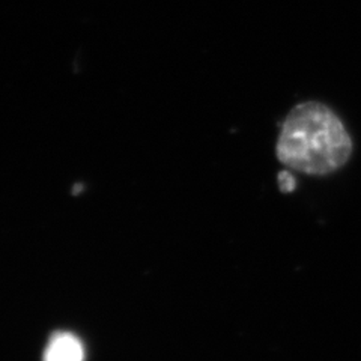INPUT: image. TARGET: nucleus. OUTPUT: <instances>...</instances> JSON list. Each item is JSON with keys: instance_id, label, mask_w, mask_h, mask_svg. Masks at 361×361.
<instances>
[{"instance_id": "1", "label": "nucleus", "mask_w": 361, "mask_h": 361, "mask_svg": "<svg viewBox=\"0 0 361 361\" xmlns=\"http://www.w3.org/2000/svg\"><path fill=\"white\" fill-rule=\"evenodd\" d=\"M353 140L343 122L325 104L307 101L286 116L276 146L279 161L306 175H329L346 164Z\"/></svg>"}, {"instance_id": "2", "label": "nucleus", "mask_w": 361, "mask_h": 361, "mask_svg": "<svg viewBox=\"0 0 361 361\" xmlns=\"http://www.w3.org/2000/svg\"><path fill=\"white\" fill-rule=\"evenodd\" d=\"M42 361H85L83 342L73 333H53L44 351Z\"/></svg>"}, {"instance_id": "3", "label": "nucleus", "mask_w": 361, "mask_h": 361, "mask_svg": "<svg viewBox=\"0 0 361 361\" xmlns=\"http://www.w3.org/2000/svg\"><path fill=\"white\" fill-rule=\"evenodd\" d=\"M277 180H279V188L283 191V193H292L297 187V179L289 171H281L277 175Z\"/></svg>"}]
</instances>
